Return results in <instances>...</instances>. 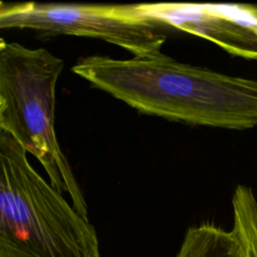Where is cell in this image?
Instances as JSON below:
<instances>
[{
	"label": "cell",
	"mask_w": 257,
	"mask_h": 257,
	"mask_svg": "<svg viewBox=\"0 0 257 257\" xmlns=\"http://www.w3.org/2000/svg\"><path fill=\"white\" fill-rule=\"evenodd\" d=\"M72 72L138 111L172 121L229 130L257 125V80L183 63L151 59L79 58Z\"/></svg>",
	"instance_id": "obj_1"
},
{
	"label": "cell",
	"mask_w": 257,
	"mask_h": 257,
	"mask_svg": "<svg viewBox=\"0 0 257 257\" xmlns=\"http://www.w3.org/2000/svg\"><path fill=\"white\" fill-rule=\"evenodd\" d=\"M0 257H99L96 231L0 130Z\"/></svg>",
	"instance_id": "obj_2"
},
{
	"label": "cell",
	"mask_w": 257,
	"mask_h": 257,
	"mask_svg": "<svg viewBox=\"0 0 257 257\" xmlns=\"http://www.w3.org/2000/svg\"><path fill=\"white\" fill-rule=\"evenodd\" d=\"M64 61L45 48L0 41V130L42 165L49 183L88 219L87 204L55 133V90Z\"/></svg>",
	"instance_id": "obj_3"
},
{
	"label": "cell",
	"mask_w": 257,
	"mask_h": 257,
	"mask_svg": "<svg viewBox=\"0 0 257 257\" xmlns=\"http://www.w3.org/2000/svg\"><path fill=\"white\" fill-rule=\"evenodd\" d=\"M0 28L32 29L47 36L94 37L141 59L162 55L166 41L163 27L147 17L138 5L2 2Z\"/></svg>",
	"instance_id": "obj_4"
},
{
	"label": "cell",
	"mask_w": 257,
	"mask_h": 257,
	"mask_svg": "<svg viewBox=\"0 0 257 257\" xmlns=\"http://www.w3.org/2000/svg\"><path fill=\"white\" fill-rule=\"evenodd\" d=\"M139 9L170 26L218 44L230 54L257 59V8L236 4L148 3Z\"/></svg>",
	"instance_id": "obj_5"
},
{
	"label": "cell",
	"mask_w": 257,
	"mask_h": 257,
	"mask_svg": "<svg viewBox=\"0 0 257 257\" xmlns=\"http://www.w3.org/2000/svg\"><path fill=\"white\" fill-rule=\"evenodd\" d=\"M176 257H249L241 226L234 221L231 231L214 224L189 227Z\"/></svg>",
	"instance_id": "obj_6"
},
{
	"label": "cell",
	"mask_w": 257,
	"mask_h": 257,
	"mask_svg": "<svg viewBox=\"0 0 257 257\" xmlns=\"http://www.w3.org/2000/svg\"><path fill=\"white\" fill-rule=\"evenodd\" d=\"M249 257H257V245L250 247V249H249Z\"/></svg>",
	"instance_id": "obj_7"
}]
</instances>
